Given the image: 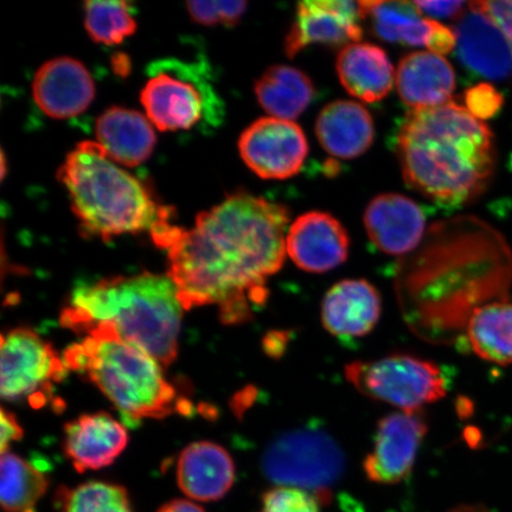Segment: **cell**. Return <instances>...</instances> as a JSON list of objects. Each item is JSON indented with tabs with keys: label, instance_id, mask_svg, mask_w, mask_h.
<instances>
[{
	"label": "cell",
	"instance_id": "30",
	"mask_svg": "<svg viewBox=\"0 0 512 512\" xmlns=\"http://www.w3.org/2000/svg\"><path fill=\"white\" fill-rule=\"evenodd\" d=\"M318 498L311 492L275 486L262 497L261 512H320Z\"/></svg>",
	"mask_w": 512,
	"mask_h": 512
},
{
	"label": "cell",
	"instance_id": "16",
	"mask_svg": "<svg viewBox=\"0 0 512 512\" xmlns=\"http://www.w3.org/2000/svg\"><path fill=\"white\" fill-rule=\"evenodd\" d=\"M363 221L374 246L393 256L405 255L418 247L426 228V217L419 204L400 194L373 198Z\"/></svg>",
	"mask_w": 512,
	"mask_h": 512
},
{
	"label": "cell",
	"instance_id": "26",
	"mask_svg": "<svg viewBox=\"0 0 512 512\" xmlns=\"http://www.w3.org/2000/svg\"><path fill=\"white\" fill-rule=\"evenodd\" d=\"M467 337L485 361L512 364V304L499 302L477 307L467 324Z\"/></svg>",
	"mask_w": 512,
	"mask_h": 512
},
{
	"label": "cell",
	"instance_id": "10",
	"mask_svg": "<svg viewBox=\"0 0 512 512\" xmlns=\"http://www.w3.org/2000/svg\"><path fill=\"white\" fill-rule=\"evenodd\" d=\"M243 162L262 179H287L299 174L309 143L302 127L293 121L261 118L249 125L239 139Z\"/></svg>",
	"mask_w": 512,
	"mask_h": 512
},
{
	"label": "cell",
	"instance_id": "15",
	"mask_svg": "<svg viewBox=\"0 0 512 512\" xmlns=\"http://www.w3.org/2000/svg\"><path fill=\"white\" fill-rule=\"evenodd\" d=\"M32 96L48 117H76L91 106L95 83L85 64L73 57H55L42 64L32 82Z\"/></svg>",
	"mask_w": 512,
	"mask_h": 512
},
{
	"label": "cell",
	"instance_id": "23",
	"mask_svg": "<svg viewBox=\"0 0 512 512\" xmlns=\"http://www.w3.org/2000/svg\"><path fill=\"white\" fill-rule=\"evenodd\" d=\"M336 68L345 91L368 104L387 98L394 87L393 64L375 44H348L339 51Z\"/></svg>",
	"mask_w": 512,
	"mask_h": 512
},
{
	"label": "cell",
	"instance_id": "1",
	"mask_svg": "<svg viewBox=\"0 0 512 512\" xmlns=\"http://www.w3.org/2000/svg\"><path fill=\"white\" fill-rule=\"evenodd\" d=\"M288 224L283 204L240 191L198 214L190 229L171 222L151 238L168 253L184 310L216 305L222 323L241 324L270 296L268 280L287 254Z\"/></svg>",
	"mask_w": 512,
	"mask_h": 512
},
{
	"label": "cell",
	"instance_id": "6",
	"mask_svg": "<svg viewBox=\"0 0 512 512\" xmlns=\"http://www.w3.org/2000/svg\"><path fill=\"white\" fill-rule=\"evenodd\" d=\"M345 454L334 437L313 425L294 428L275 438L262 456V470L278 486L311 492L320 504L344 475Z\"/></svg>",
	"mask_w": 512,
	"mask_h": 512
},
{
	"label": "cell",
	"instance_id": "36",
	"mask_svg": "<svg viewBox=\"0 0 512 512\" xmlns=\"http://www.w3.org/2000/svg\"><path fill=\"white\" fill-rule=\"evenodd\" d=\"M157 512H206L200 505L192 503L190 501H184V499H175L163 505Z\"/></svg>",
	"mask_w": 512,
	"mask_h": 512
},
{
	"label": "cell",
	"instance_id": "9",
	"mask_svg": "<svg viewBox=\"0 0 512 512\" xmlns=\"http://www.w3.org/2000/svg\"><path fill=\"white\" fill-rule=\"evenodd\" d=\"M67 374L63 358L35 331L17 328L3 335L0 394L4 400L42 408Z\"/></svg>",
	"mask_w": 512,
	"mask_h": 512
},
{
	"label": "cell",
	"instance_id": "7",
	"mask_svg": "<svg viewBox=\"0 0 512 512\" xmlns=\"http://www.w3.org/2000/svg\"><path fill=\"white\" fill-rule=\"evenodd\" d=\"M344 373L357 392L403 412L421 411L447 393L446 377L438 364L409 354L351 362Z\"/></svg>",
	"mask_w": 512,
	"mask_h": 512
},
{
	"label": "cell",
	"instance_id": "35",
	"mask_svg": "<svg viewBox=\"0 0 512 512\" xmlns=\"http://www.w3.org/2000/svg\"><path fill=\"white\" fill-rule=\"evenodd\" d=\"M0 437H2V441H0L2 453L8 452L11 443L23 437V430L18 424L16 416L6 411L5 408L2 409V435Z\"/></svg>",
	"mask_w": 512,
	"mask_h": 512
},
{
	"label": "cell",
	"instance_id": "25",
	"mask_svg": "<svg viewBox=\"0 0 512 512\" xmlns=\"http://www.w3.org/2000/svg\"><path fill=\"white\" fill-rule=\"evenodd\" d=\"M255 95L273 118L293 121L311 105L316 89L302 70L279 64L268 68L256 81Z\"/></svg>",
	"mask_w": 512,
	"mask_h": 512
},
{
	"label": "cell",
	"instance_id": "28",
	"mask_svg": "<svg viewBox=\"0 0 512 512\" xmlns=\"http://www.w3.org/2000/svg\"><path fill=\"white\" fill-rule=\"evenodd\" d=\"M85 25L89 37L106 46L124 42L137 30L131 4L127 2H86Z\"/></svg>",
	"mask_w": 512,
	"mask_h": 512
},
{
	"label": "cell",
	"instance_id": "31",
	"mask_svg": "<svg viewBox=\"0 0 512 512\" xmlns=\"http://www.w3.org/2000/svg\"><path fill=\"white\" fill-rule=\"evenodd\" d=\"M246 2H190L189 14L195 22L203 25H236L247 10Z\"/></svg>",
	"mask_w": 512,
	"mask_h": 512
},
{
	"label": "cell",
	"instance_id": "19",
	"mask_svg": "<svg viewBox=\"0 0 512 512\" xmlns=\"http://www.w3.org/2000/svg\"><path fill=\"white\" fill-rule=\"evenodd\" d=\"M177 482L195 501H219L235 482L233 459L223 447L209 441L191 444L178 459Z\"/></svg>",
	"mask_w": 512,
	"mask_h": 512
},
{
	"label": "cell",
	"instance_id": "17",
	"mask_svg": "<svg viewBox=\"0 0 512 512\" xmlns=\"http://www.w3.org/2000/svg\"><path fill=\"white\" fill-rule=\"evenodd\" d=\"M382 299L364 279L339 281L326 292L322 323L332 336L358 338L370 334L381 318Z\"/></svg>",
	"mask_w": 512,
	"mask_h": 512
},
{
	"label": "cell",
	"instance_id": "21",
	"mask_svg": "<svg viewBox=\"0 0 512 512\" xmlns=\"http://www.w3.org/2000/svg\"><path fill=\"white\" fill-rule=\"evenodd\" d=\"M316 134L329 155L354 159L373 145L375 125L366 107L355 101L338 100L325 106L318 115Z\"/></svg>",
	"mask_w": 512,
	"mask_h": 512
},
{
	"label": "cell",
	"instance_id": "29",
	"mask_svg": "<svg viewBox=\"0 0 512 512\" xmlns=\"http://www.w3.org/2000/svg\"><path fill=\"white\" fill-rule=\"evenodd\" d=\"M60 512H133L123 486L89 482L57 492Z\"/></svg>",
	"mask_w": 512,
	"mask_h": 512
},
{
	"label": "cell",
	"instance_id": "11",
	"mask_svg": "<svg viewBox=\"0 0 512 512\" xmlns=\"http://www.w3.org/2000/svg\"><path fill=\"white\" fill-rule=\"evenodd\" d=\"M427 431L425 414L421 411L384 416L376 427L373 450L363 462V471L370 482L399 484L411 475Z\"/></svg>",
	"mask_w": 512,
	"mask_h": 512
},
{
	"label": "cell",
	"instance_id": "14",
	"mask_svg": "<svg viewBox=\"0 0 512 512\" xmlns=\"http://www.w3.org/2000/svg\"><path fill=\"white\" fill-rule=\"evenodd\" d=\"M349 247V235L343 224L323 211L299 216L286 238L288 256L307 273L335 270L347 261Z\"/></svg>",
	"mask_w": 512,
	"mask_h": 512
},
{
	"label": "cell",
	"instance_id": "20",
	"mask_svg": "<svg viewBox=\"0 0 512 512\" xmlns=\"http://www.w3.org/2000/svg\"><path fill=\"white\" fill-rule=\"evenodd\" d=\"M456 83L451 63L431 51H415L403 57L396 73L400 99L413 110L451 102Z\"/></svg>",
	"mask_w": 512,
	"mask_h": 512
},
{
	"label": "cell",
	"instance_id": "2",
	"mask_svg": "<svg viewBox=\"0 0 512 512\" xmlns=\"http://www.w3.org/2000/svg\"><path fill=\"white\" fill-rule=\"evenodd\" d=\"M396 152L407 185L439 206L462 207L475 200L494 172L490 128L453 101L409 112Z\"/></svg>",
	"mask_w": 512,
	"mask_h": 512
},
{
	"label": "cell",
	"instance_id": "5",
	"mask_svg": "<svg viewBox=\"0 0 512 512\" xmlns=\"http://www.w3.org/2000/svg\"><path fill=\"white\" fill-rule=\"evenodd\" d=\"M63 361L94 383L130 424L184 408L155 358L121 338L111 324L94 326L81 343L64 351Z\"/></svg>",
	"mask_w": 512,
	"mask_h": 512
},
{
	"label": "cell",
	"instance_id": "12",
	"mask_svg": "<svg viewBox=\"0 0 512 512\" xmlns=\"http://www.w3.org/2000/svg\"><path fill=\"white\" fill-rule=\"evenodd\" d=\"M364 21L360 3L348 0H306L297 6V15L285 38L290 59L312 44L344 46L360 43Z\"/></svg>",
	"mask_w": 512,
	"mask_h": 512
},
{
	"label": "cell",
	"instance_id": "3",
	"mask_svg": "<svg viewBox=\"0 0 512 512\" xmlns=\"http://www.w3.org/2000/svg\"><path fill=\"white\" fill-rule=\"evenodd\" d=\"M183 310L169 275L143 272L76 288L61 324L79 334L111 324L121 338L168 367L177 358Z\"/></svg>",
	"mask_w": 512,
	"mask_h": 512
},
{
	"label": "cell",
	"instance_id": "18",
	"mask_svg": "<svg viewBox=\"0 0 512 512\" xmlns=\"http://www.w3.org/2000/svg\"><path fill=\"white\" fill-rule=\"evenodd\" d=\"M127 443L126 427L107 413L82 415L64 430V451L80 473L110 466Z\"/></svg>",
	"mask_w": 512,
	"mask_h": 512
},
{
	"label": "cell",
	"instance_id": "4",
	"mask_svg": "<svg viewBox=\"0 0 512 512\" xmlns=\"http://www.w3.org/2000/svg\"><path fill=\"white\" fill-rule=\"evenodd\" d=\"M57 176L87 236L107 241L124 234L151 235L172 222V210L159 204L98 142L76 145Z\"/></svg>",
	"mask_w": 512,
	"mask_h": 512
},
{
	"label": "cell",
	"instance_id": "34",
	"mask_svg": "<svg viewBox=\"0 0 512 512\" xmlns=\"http://www.w3.org/2000/svg\"><path fill=\"white\" fill-rule=\"evenodd\" d=\"M482 8L494 19L509 42L512 51V2H479Z\"/></svg>",
	"mask_w": 512,
	"mask_h": 512
},
{
	"label": "cell",
	"instance_id": "22",
	"mask_svg": "<svg viewBox=\"0 0 512 512\" xmlns=\"http://www.w3.org/2000/svg\"><path fill=\"white\" fill-rule=\"evenodd\" d=\"M96 142L119 165L138 166L152 155L157 143L149 118L128 108H108L96 120Z\"/></svg>",
	"mask_w": 512,
	"mask_h": 512
},
{
	"label": "cell",
	"instance_id": "24",
	"mask_svg": "<svg viewBox=\"0 0 512 512\" xmlns=\"http://www.w3.org/2000/svg\"><path fill=\"white\" fill-rule=\"evenodd\" d=\"M364 19L381 40L409 47H430L438 21L426 19L409 2H358Z\"/></svg>",
	"mask_w": 512,
	"mask_h": 512
},
{
	"label": "cell",
	"instance_id": "8",
	"mask_svg": "<svg viewBox=\"0 0 512 512\" xmlns=\"http://www.w3.org/2000/svg\"><path fill=\"white\" fill-rule=\"evenodd\" d=\"M146 117L159 131L190 130L220 117V102L195 67L169 59L152 63L140 95Z\"/></svg>",
	"mask_w": 512,
	"mask_h": 512
},
{
	"label": "cell",
	"instance_id": "13",
	"mask_svg": "<svg viewBox=\"0 0 512 512\" xmlns=\"http://www.w3.org/2000/svg\"><path fill=\"white\" fill-rule=\"evenodd\" d=\"M469 6L454 30L459 61L480 78L508 79L512 74V51L507 38L479 2Z\"/></svg>",
	"mask_w": 512,
	"mask_h": 512
},
{
	"label": "cell",
	"instance_id": "27",
	"mask_svg": "<svg viewBox=\"0 0 512 512\" xmlns=\"http://www.w3.org/2000/svg\"><path fill=\"white\" fill-rule=\"evenodd\" d=\"M49 482L44 473L17 454L2 453L0 499L4 512H36Z\"/></svg>",
	"mask_w": 512,
	"mask_h": 512
},
{
	"label": "cell",
	"instance_id": "32",
	"mask_svg": "<svg viewBox=\"0 0 512 512\" xmlns=\"http://www.w3.org/2000/svg\"><path fill=\"white\" fill-rule=\"evenodd\" d=\"M467 111L480 120L494 118L501 112L503 96L489 83H480L467 89L465 93Z\"/></svg>",
	"mask_w": 512,
	"mask_h": 512
},
{
	"label": "cell",
	"instance_id": "33",
	"mask_svg": "<svg viewBox=\"0 0 512 512\" xmlns=\"http://www.w3.org/2000/svg\"><path fill=\"white\" fill-rule=\"evenodd\" d=\"M422 15L437 19L460 18L464 15V2H414Z\"/></svg>",
	"mask_w": 512,
	"mask_h": 512
}]
</instances>
